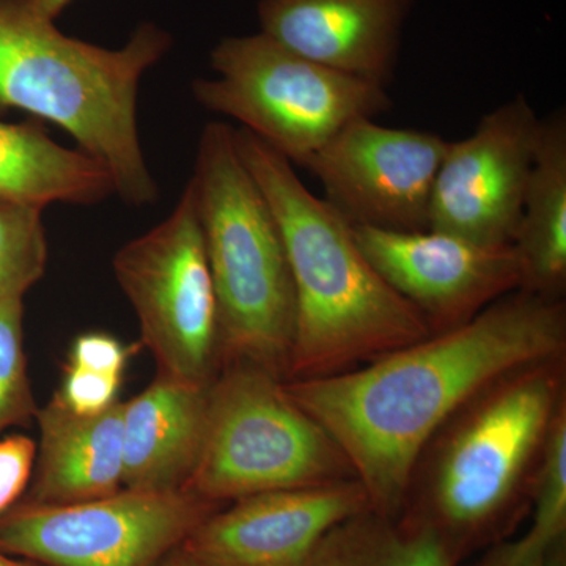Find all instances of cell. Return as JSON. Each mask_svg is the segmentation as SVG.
I'll list each match as a JSON object with an SVG mask.
<instances>
[{
	"mask_svg": "<svg viewBox=\"0 0 566 566\" xmlns=\"http://www.w3.org/2000/svg\"><path fill=\"white\" fill-rule=\"evenodd\" d=\"M562 356L565 300L515 290L374 363L283 385L340 447L370 509L398 517L417 458L450 416L501 376Z\"/></svg>",
	"mask_w": 566,
	"mask_h": 566,
	"instance_id": "cell-1",
	"label": "cell"
},
{
	"mask_svg": "<svg viewBox=\"0 0 566 566\" xmlns=\"http://www.w3.org/2000/svg\"><path fill=\"white\" fill-rule=\"evenodd\" d=\"M566 406V356L516 368L446 420L417 458L400 517L463 564L512 538L531 513L547 433Z\"/></svg>",
	"mask_w": 566,
	"mask_h": 566,
	"instance_id": "cell-2",
	"label": "cell"
},
{
	"mask_svg": "<svg viewBox=\"0 0 566 566\" xmlns=\"http://www.w3.org/2000/svg\"><path fill=\"white\" fill-rule=\"evenodd\" d=\"M234 144L273 211L292 271L286 381L344 374L431 335L368 262L353 227L305 188L289 159L244 128H234Z\"/></svg>",
	"mask_w": 566,
	"mask_h": 566,
	"instance_id": "cell-3",
	"label": "cell"
},
{
	"mask_svg": "<svg viewBox=\"0 0 566 566\" xmlns=\"http://www.w3.org/2000/svg\"><path fill=\"white\" fill-rule=\"evenodd\" d=\"M172 36L144 22L120 50L71 39L22 0H0V112H28L57 125L106 167L126 203L158 200L142 150L137 92Z\"/></svg>",
	"mask_w": 566,
	"mask_h": 566,
	"instance_id": "cell-4",
	"label": "cell"
},
{
	"mask_svg": "<svg viewBox=\"0 0 566 566\" xmlns=\"http://www.w3.org/2000/svg\"><path fill=\"white\" fill-rule=\"evenodd\" d=\"M218 305L222 365L289 379L294 289L281 229L227 123L205 126L191 178Z\"/></svg>",
	"mask_w": 566,
	"mask_h": 566,
	"instance_id": "cell-5",
	"label": "cell"
},
{
	"mask_svg": "<svg viewBox=\"0 0 566 566\" xmlns=\"http://www.w3.org/2000/svg\"><path fill=\"white\" fill-rule=\"evenodd\" d=\"M259 365L229 360L208 387L199 460L185 490L226 505L356 480L337 442Z\"/></svg>",
	"mask_w": 566,
	"mask_h": 566,
	"instance_id": "cell-6",
	"label": "cell"
},
{
	"mask_svg": "<svg viewBox=\"0 0 566 566\" xmlns=\"http://www.w3.org/2000/svg\"><path fill=\"white\" fill-rule=\"evenodd\" d=\"M211 69L218 77L193 81L196 102L240 122L293 166H307L354 118L392 107L382 85L301 57L262 32L223 39Z\"/></svg>",
	"mask_w": 566,
	"mask_h": 566,
	"instance_id": "cell-7",
	"label": "cell"
},
{
	"mask_svg": "<svg viewBox=\"0 0 566 566\" xmlns=\"http://www.w3.org/2000/svg\"><path fill=\"white\" fill-rule=\"evenodd\" d=\"M114 273L158 378L208 387L222 367L218 305L191 181L172 214L123 245Z\"/></svg>",
	"mask_w": 566,
	"mask_h": 566,
	"instance_id": "cell-8",
	"label": "cell"
},
{
	"mask_svg": "<svg viewBox=\"0 0 566 566\" xmlns=\"http://www.w3.org/2000/svg\"><path fill=\"white\" fill-rule=\"evenodd\" d=\"M221 506L126 488L77 504L22 501L0 516V551L43 566H158Z\"/></svg>",
	"mask_w": 566,
	"mask_h": 566,
	"instance_id": "cell-9",
	"label": "cell"
},
{
	"mask_svg": "<svg viewBox=\"0 0 566 566\" xmlns=\"http://www.w3.org/2000/svg\"><path fill=\"white\" fill-rule=\"evenodd\" d=\"M450 140L420 129L387 128L354 118L304 169L326 202L352 227L424 232L431 197Z\"/></svg>",
	"mask_w": 566,
	"mask_h": 566,
	"instance_id": "cell-10",
	"label": "cell"
},
{
	"mask_svg": "<svg viewBox=\"0 0 566 566\" xmlns=\"http://www.w3.org/2000/svg\"><path fill=\"white\" fill-rule=\"evenodd\" d=\"M542 118L526 95L483 115L475 132L450 142L431 197V232L452 234L483 248L515 240Z\"/></svg>",
	"mask_w": 566,
	"mask_h": 566,
	"instance_id": "cell-11",
	"label": "cell"
},
{
	"mask_svg": "<svg viewBox=\"0 0 566 566\" xmlns=\"http://www.w3.org/2000/svg\"><path fill=\"white\" fill-rule=\"evenodd\" d=\"M368 262L422 315L431 334L471 322L488 305L520 290L515 251L483 248L431 232L353 227Z\"/></svg>",
	"mask_w": 566,
	"mask_h": 566,
	"instance_id": "cell-12",
	"label": "cell"
},
{
	"mask_svg": "<svg viewBox=\"0 0 566 566\" xmlns=\"http://www.w3.org/2000/svg\"><path fill=\"white\" fill-rule=\"evenodd\" d=\"M221 506L181 549L196 566H303L327 532L370 509L357 480L249 495Z\"/></svg>",
	"mask_w": 566,
	"mask_h": 566,
	"instance_id": "cell-13",
	"label": "cell"
},
{
	"mask_svg": "<svg viewBox=\"0 0 566 566\" xmlns=\"http://www.w3.org/2000/svg\"><path fill=\"white\" fill-rule=\"evenodd\" d=\"M411 0H260L262 33L286 50L387 87Z\"/></svg>",
	"mask_w": 566,
	"mask_h": 566,
	"instance_id": "cell-14",
	"label": "cell"
},
{
	"mask_svg": "<svg viewBox=\"0 0 566 566\" xmlns=\"http://www.w3.org/2000/svg\"><path fill=\"white\" fill-rule=\"evenodd\" d=\"M208 387L156 376L147 389L123 403V488L185 490L202 449Z\"/></svg>",
	"mask_w": 566,
	"mask_h": 566,
	"instance_id": "cell-15",
	"label": "cell"
},
{
	"mask_svg": "<svg viewBox=\"0 0 566 566\" xmlns=\"http://www.w3.org/2000/svg\"><path fill=\"white\" fill-rule=\"evenodd\" d=\"M40 446L25 502L69 505L120 491L123 403L96 416H80L52 398L35 416Z\"/></svg>",
	"mask_w": 566,
	"mask_h": 566,
	"instance_id": "cell-16",
	"label": "cell"
},
{
	"mask_svg": "<svg viewBox=\"0 0 566 566\" xmlns=\"http://www.w3.org/2000/svg\"><path fill=\"white\" fill-rule=\"evenodd\" d=\"M520 290L564 300L566 292V115L542 120L523 214L512 244Z\"/></svg>",
	"mask_w": 566,
	"mask_h": 566,
	"instance_id": "cell-17",
	"label": "cell"
},
{
	"mask_svg": "<svg viewBox=\"0 0 566 566\" xmlns=\"http://www.w3.org/2000/svg\"><path fill=\"white\" fill-rule=\"evenodd\" d=\"M106 167L84 151L52 140L36 122H0V200L44 210L48 205H93L114 193Z\"/></svg>",
	"mask_w": 566,
	"mask_h": 566,
	"instance_id": "cell-18",
	"label": "cell"
},
{
	"mask_svg": "<svg viewBox=\"0 0 566 566\" xmlns=\"http://www.w3.org/2000/svg\"><path fill=\"white\" fill-rule=\"evenodd\" d=\"M446 543L403 517L365 509L319 539L303 566H460Z\"/></svg>",
	"mask_w": 566,
	"mask_h": 566,
	"instance_id": "cell-19",
	"label": "cell"
},
{
	"mask_svg": "<svg viewBox=\"0 0 566 566\" xmlns=\"http://www.w3.org/2000/svg\"><path fill=\"white\" fill-rule=\"evenodd\" d=\"M46 264L43 210L0 200V303L22 300Z\"/></svg>",
	"mask_w": 566,
	"mask_h": 566,
	"instance_id": "cell-20",
	"label": "cell"
},
{
	"mask_svg": "<svg viewBox=\"0 0 566 566\" xmlns=\"http://www.w3.org/2000/svg\"><path fill=\"white\" fill-rule=\"evenodd\" d=\"M528 539L549 547L566 536V406L547 433L532 483Z\"/></svg>",
	"mask_w": 566,
	"mask_h": 566,
	"instance_id": "cell-21",
	"label": "cell"
},
{
	"mask_svg": "<svg viewBox=\"0 0 566 566\" xmlns=\"http://www.w3.org/2000/svg\"><path fill=\"white\" fill-rule=\"evenodd\" d=\"M22 300L0 303V434L36 416L22 335Z\"/></svg>",
	"mask_w": 566,
	"mask_h": 566,
	"instance_id": "cell-22",
	"label": "cell"
},
{
	"mask_svg": "<svg viewBox=\"0 0 566 566\" xmlns=\"http://www.w3.org/2000/svg\"><path fill=\"white\" fill-rule=\"evenodd\" d=\"M120 385L122 376L96 374L69 364L55 397L74 415L96 416L118 403Z\"/></svg>",
	"mask_w": 566,
	"mask_h": 566,
	"instance_id": "cell-23",
	"label": "cell"
},
{
	"mask_svg": "<svg viewBox=\"0 0 566 566\" xmlns=\"http://www.w3.org/2000/svg\"><path fill=\"white\" fill-rule=\"evenodd\" d=\"M36 446L24 434L0 439V516L20 502L31 482Z\"/></svg>",
	"mask_w": 566,
	"mask_h": 566,
	"instance_id": "cell-24",
	"label": "cell"
},
{
	"mask_svg": "<svg viewBox=\"0 0 566 566\" xmlns=\"http://www.w3.org/2000/svg\"><path fill=\"white\" fill-rule=\"evenodd\" d=\"M132 349L109 334H82L71 346L70 365L96 371V374L122 376L128 364Z\"/></svg>",
	"mask_w": 566,
	"mask_h": 566,
	"instance_id": "cell-25",
	"label": "cell"
},
{
	"mask_svg": "<svg viewBox=\"0 0 566 566\" xmlns=\"http://www.w3.org/2000/svg\"><path fill=\"white\" fill-rule=\"evenodd\" d=\"M547 547L536 545L526 535L505 539L482 551L479 557L460 566H545Z\"/></svg>",
	"mask_w": 566,
	"mask_h": 566,
	"instance_id": "cell-26",
	"label": "cell"
},
{
	"mask_svg": "<svg viewBox=\"0 0 566 566\" xmlns=\"http://www.w3.org/2000/svg\"><path fill=\"white\" fill-rule=\"evenodd\" d=\"M29 9L48 18V20L55 21L63 10L70 6L73 0H22Z\"/></svg>",
	"mask_w": 566,
	"mask_h": 566,
	"instance_id": "cell-27",
	"label": "cell"
},
{
	"mask_svg": "<svg viewBox=\"0 0 566 566\" xmlns=\"http://www.w3.org/2000/svg\"><path fill=\"white\" fill-rule=\"evenodd\" d=\"M545 566H566V536L547 547Z\"/></svg>",
	"mask_w": 566,
	"mask_h": 566,
	"instance_id": "cell-28",
	"label": "cell"
},
{
	"mask_svg": "<svg viewBox=\"0 0 566 566\" xmlns=\"http://www.w3.org/2000/svg\"><path fill=\"white\" fill-rule=\"evenodd\" d=\"M158 566H196L192 564L191 558L186 556L185 551L181 549V545L177 549L172 551L161 564Z\"/></svg>",
	"mask_w": 566,
	"mask_h": 566,
	"instance_id": "cell-29",
	"label": "cell"
},
{
	"mask_svg": "<svg viewBox=\"0 0 566 566\" xmlns=\"http://www.w3.org/2000/svg\"><path fill=\"white\" fill-rule=\"evenodd\" d=\"M0 566H41L39 564H33V562H20L13 556H9V554L2 553L0 551Z\"/></svg>",
	"mask_w": 566,
	"mask_h": 566,
	"instance_id": "cell-30",
	"label": "cell"
}]
</instances>
